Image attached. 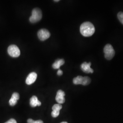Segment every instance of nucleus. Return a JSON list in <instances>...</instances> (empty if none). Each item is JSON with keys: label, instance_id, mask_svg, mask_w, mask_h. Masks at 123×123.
<instances>
[{"label": "nucleus", "instance_id": "obj_12", "mask_svg": "<svg viewBox=\"0 0 123 123\" xmlns=\"http://www.w3.org/2000/svg\"><path fill=\"white\" fill-rule=\"evenodd\" d=\"M64 63H65V61L64 59H57L53 63L52 67L54 69H59L60 67L62 66V65H63Z\"/></svg>", "mask_w": 123, "mask_h": 123}, {"label": "nucleus", "instance_id": "obj_10", "mask_svg": "<svg viewBox=\"0 0 123 123\" xmlns=\"http://www.w3.org/2000/svg\"><path fill=\"white\" fill-rule=\"evenodd\" d=\"M19 98L20 95L18 92H14L9 100V105L12 106L15 105L18 102V100L19 99Z\"/></svg>", "mask_w": 123, "mask_h": 123}, {"label": "nucleus", "instance_id": "obj_18", "mask_svg": "<svg viewBox=\"0 0 123 123\" xmlns=\"http://www.w3.org/2000/svg\"><path fill=\"white\" fill-rule=\"evenodd\" d=\"M68 123L67 122H61V123Z\"/></svg>", "mask_w": 123, "mask_h": 123}, {"label": "nucleus", "instance_id": "obj_11", "mask_svg": "<svg viewBox=\"0 0 123 123\" xmlns=\"http://www.w3.org/2000/svg\"><path fill=\"white\" fill-rule=\"evenodd\" d=\"M30 105L32 107H36L37 106H41V102L38 100L37 96H33L30 98Z\"/></svg>", "mask_w": 123, "mask_h": 123}, {"label": "nucleus", "instance_id": "obj_16", "mask_svg": "<svg viewBox=\"0 0 123 123\" xmlns=\"http://www.w3.org/2000/svg\"><path fill=\"white\" fill-rule=\"evenodd\" d=\"M5 123H17V122L15 119H11Z\"/></svg>", "mask_w": 123, "mask_h": 123}, {"label": "nucleus", "instance_id": "obj_9", "mask_svg": "<svg viewBox=\"0 0 123 123\" xmlns=\"http://www.w3.org/2000/svg\"><path fill=\"white\" fill-rule=\"evenodd\" d=\"M37 78V74L35 72H31L26 78V83L27 85H31L35 82Z\"/></svg>", "mask_w": 123, "mask_h": 123}, {"label": "nucleus", "instance_id": "obj_19", "mask_svg": "<svg viewBox=\"0 0 123 123\" xmlns=\"http://www.w3.org/2000/svg\"><path fill=\"white\" fill-rule=\"evenodd\" d=\"M54 1H56V2H57V1H59V0H54Z\"/></svg>", "mask_w": 123, "mask_h": 123}, {"label": "nucleus", "instance_id": "obj_8", "mask_svg": "<svg viewBox=\"0 0 123 123\" xmlns=\"http://www.w3.org/2000/svg\"><path fill=\"white\" fill-rule=\"evenodd\" d=\"M91 65V63L88 62L87 63V62H84L81 65V68L82 71L87 74L89 73H93V70L90 68V66Z\"/></svg>", "mask_w": 123, "mask_h": 123}, {"label": "nucleus", "instance_id": "obj_5", "mask_svg": "<svg viewBox=\"0 0 123 123\" xmlns=\"http://www.w3.org/2000/svg\"><path fill=\"white\" fill-rule=\"evenodd\" d=\"M7 52L12 57H18L20 55L21 52L19 49L15 45H11L8 48Z\"/></svg>", "mask_w": 123, "mask_h": 123}, {"label": "nucleus", "instance_id": "obj_13", "mask_svg": "<svg viewBox=\"0 0 123 123\" xmlns=\"http://www.w3.org/2000/svg\"><path fill=\"white\" fill-rule=\"evenodd\" d=\"M62 108V105L61 104H55L52 107L53 111H56V112H59L60 110H61Z\"/></svg>", "mask_w": 123, "mask_h": 123}, {"label": "nucleus", "instance_id": "obj_15", "mask_svg": "<svg viewBox=\"0 0 123 123\" xmlns=\"http://www.w3.org/2000/svg\"><path fill=\"white\" fill-rule=\"evenodd\" d=\"M27 123H43V122L41 120L34 121L32 119H29L27 120Z\"/></svg>", "mask_w": 123, "mask_h": 123}, {"label": "nucleus", "instance_id": "obj_6", "mask_svg": "<svg viewBox=\"0 0 123 123\" xmlns=\"http://www.w3.org/2000/svg\"><path fill=\"white\" fill-rule=\"evenodd\" d=\"M37 36L41 41H43L49 38L50 37V33L47 29H42L38 31Z\"/></svg>", "mask_w": 123, "mask_h": 123}, {"label": "nucleus", "instance_id": "obj_4", "mask_svg": "<svg viewBox=\"0 0 123 123\" xmlns=\"http://www.w3.org/2000/svg\"><path fill=\"white\" fill-rule=\"evenodd\" d=\"M91 83V79L88 77H82L78 76L73 79V83L74 84H82L85 86Z\"/></svg>", "mask_w": 123, "mask_h": 123}, {"label": "nucleus", "instance_id": "obj_7", "mask_svg": "<svg viewBox=\"0 0 123 123\" xmlns=\"http://www.w3.org/2000/svg\"><path fill=\"white\" fill-rule=\"evenodd\" d=\"M65 93L64 91L62 90H58L56 96V100L59 104H62L65 102Z\"/></svg>", "mask_w": 123, "mask_h": 123}, {"label": "nucleus", "instance_id": "obj_2", "mask_svg": "<svg viewBox=\"0 0 123 123\" xmlns=\"http://www.w3.org/2000/svg\"><path fill=\"white\" fill-rule=\"evenodd\" d=\"M42 12L41 9L35 8L32 11V15L29 18V21L32 23H35L40 21L42 18Z\"/></svg>", "mask_w": 123, "mask_h": 123}, {"label": "nucleus", "instance_id": "obj_1", "mask_svg": "<svg viewBox=\"0 0 123 123\" xmlns=\"http://www.w3.org/2000/svg\"><path fill=\"white\" fill-rule=\"evenodd\" d=\"M95 27L91 22H84L80 27V31L82 35L85 37L92 36L95 32Z\"/></svg>", "mask_w": 123, "mask_h": 123}, {"label": "nucleus", "instance_id": "obj_3", "mask_svg": "<svg viewBox=\"0 0 123 123\" xmlns=\"http://www.w3.org/2000/svg\"><path fill=\"white\" fill-rule=\"evenodd\" d=\"M105 57L106 59L110 60L112 59L115 55V51L112 46L110 44L106 45L104 49Z\"/></svg>", "mask_w": 123, "mask_h": 123}, {"label": "nucleus", "instance_id": "obj_14", "mask_svg": "<svg viewBox=\"0 0 123 123\" xmlns=\"http://www.w3.org/2000/svg\"><path fill=\"white\" fill-rule=\"evenodd\" d=\"M118 18L120 22L123 25V12H119L118 14Z\"/></svg>", "mask_w": 123, "mask_h": 123}, {"label": "nucleus", "instance_id": "obj_17", "mask_svg": "<svg viewBox=\"0 0 123 123\" xmlns=\"http://www.w3.org/2000/svg\"><path fill=\"white\" fill-rule=\"evenodd\" d=\"M62 74H63L62 71L61 70H60V69H59V70H58V71H57V74L58 75V76H61Z\"/></svg>", "mask_w": 123, "mask_h": 123}]
</instances>
